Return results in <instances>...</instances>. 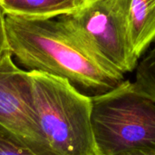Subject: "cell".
Listing matches in <instances>:
<instances>
[{
	"label": "cell",
	"instance_id": "5",
	"mask_svg": "<svg viewBox=\"0 0 155 155\" xmlns=\"http://www.w3.org/2000/svg\"><path fill=\"white\" fill-rule=\"evenodd\" d=\"M0 126L38 155H54L34 115L30 73L18 67L10 53L0 62Z\"/></svg>",
	"mask_w": 155,
	"mask_h": 155
},
{
	"label": "cell",
	"instance_id": "3",
	"mask_svg": "<svg viewBox=\"0 0 155 155\" xmlns=\"http://www.w3.org/2000/svg\"><path fill=\"white\" fill-rule=\"evenodd\" d=\"M28 72L34 115L53 154L98 155L91 125V98L64 79Z\"/></svg>",
	"mask_w": 155,
	"mask_h": 155
},
{
	"label": "cell",
	"instance_id": "6",
	"mask_svg": "<svg viewBox=\"0 0 155 155\" xmlns=\"http://www.w3.org/2000/svg\"><path fill=\"white\" fill-rule=\"evenodd\" d=\"M129 24L133 47L140 58L155 41V0H132Z\"/></svg>",
	"mask_w": 155,
	"mask_h": 155
},
{
	"label": "cell",
	"instance_id": "10",
	"mask_svg": "<svg viewBox=\"0 0 155 155\" xmlns=\"http://www.w3.org/2000/svg\"><path fill=\"white\" fill-rule=\"evenodd\" d=\"M9 52L5 28V15L0 6V62Z\"/></svg>",
	"mask_w": 155,
	"mask_h": 155
},
{
	"label": "cell",
	"instance_id": "11",
	"mask_svg": "<svg viewBox=\"0 0 155 155\" xmlns=\"http://www.w3.org/2000/svg\"><path fill=\"white\" fill-rule=\"evenodd\" d=\"M77 8H81L88 3V0H72Z\"/></svg>",
	"mask_w": 155,
	"mask_h": 155
},
{
	"label": "cell",
	"instance_id": "2",
	"mask_svg": "<svg viewBox=\"0 0 155 155\" xmlns=\"http://www.w3.org/2000/svg\"><path fill=\"white\" fill-rule=\"evenodd\" d=\"M98 155H155V101L134 83L91 98Z\"/></svg>",
	"mask_w": 155,
	"mask_h": 155
},
{
	"label": "cell",
	"instance_id": "4",
	"mask_svg": "<svg viewBox=\"0 0 155 155\" xmlns=\"http://www.w3.org/2000/svg\"><path fill=\"white\" fill-rule=\"evenodd\" d=\"M132 0H95L57 18L107 68L122 74L138 65L130 35Z\"/></svg>",
	"mask_w": 155,
	"mask_h": 155
},
{
	"label": "cell",
	"instance_id": "12",
	"mask_svg": "<svg viewBox=\"0 0 155 155\" xmlns=\"http://www.w3.org/2000/svg\"><path fill=\"white\" fill-rule=\"evenodd\" d=\"M90 1H95V0H88V2H90Z\"/></svg>",
	"mask_w": 155,
	"mask_h": 155
},
{
	"label": "cell",
	"instance_id": "9",
	"mask_svg": "<svg viewBox=\"0 0 155 155\" xmlns=\"http://www.w3.org/2000/svg\"><path fill=\"white\" fill-rule=\"evenodd\" d=\"M0 155H38L28 145L0 126Z\"/></svg>",
	"mask_w": 155,
	"mask_h": 155
},
{
	"label": "cell",
	"instance_id": "1",
	"mask_svg": "<svg viewBox=\"0 0 155 155\" xmlns=\"http://www.w3.org/2000/svg\"><path fill=\"white\" fill-rule=\"evenodd\" d=\"M9 52L26 71L69 82L90 98L104 94L124 81L104 66L57 17L30 18L5 15Z\"/></svg>",
	"mask_w": 155,
	"mask_h": 155
},
{
	"label": "cell",
	"instance_id": "8",
	"mask_svg": "<svg viewBox=\"0 0 155 155\" xmlns=\"http://www.w3.org/2000/svg\"><path fill=\"white\" fill-rule=\"evenodd\" d=\"M134 84L155 101V45L137 65Z\"/></svg>",
	"mask_w": 155,
	"mask_h": 155
},
{
	"label": "cell",
	"instance_id": "7",
	"mask_svg": "<svg viewBox=\"0 0 155 155\" xmlns=\"http://www.w3.org/2000/svg\"><path fill=\"white\" fill-rule=\"evenodd\" d=\"M5 15L30 18H54L76 9L72 0H0Z\"/></svg>",
	"mask_w": 155,
	"mask_h": 155
}]
</instances>
